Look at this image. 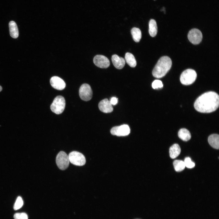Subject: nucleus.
I'll list each match as a JSON object with an SVG mask.
<instances>
[{
  "label": "nucleus",
  "instance_id": "nucleus-14",
  "mask_svg": "<svg viewBox=\"0 0 219 219\" xmlns=\"http://www.w3.org/2000/svg\"><path fill=\"white\" fill-rule=\"evenodd\" d=\"M208 141L210 145L213 148L219 149V136L217 134H213L209 136Z\"/></svg>",
  "mask_w": 219,
  "mask_h": 219
},
{
  "label": "nucleus",
  "instance_id": "nucleus-9",
  "mask_svg": "<svg viewBox=\"0 0 219 219\" xmlns=\"http://www.w3.org/2000/svg\"><path fill=\"white\" fill-rule=\"evenodd\" d=\"M188 38L190 42L194 44L200 43L202 39L201 32L197 29H193L189 32Z\"/></svg>",
  "mask_w": 219,
  "mask_h": 219
},
{
  "label": "nucleus",
  "instance_id": "nucleus-1",
  "mask_svg": "<svg viewBox=\"0 0 219 219\" xmlns=\"http://www.w3.org/2000/svg\"><path fill=\"white\" fill-rule=\"evenodd\" d=\"M219 105V96L216 92L210 91L199 96L194 103L195 109L202 113H210L216 110Z\"/></svg>",
  "mask_w": 219,
  "mask_h": 219
},
{
  "label": "nucleus",
  "instance_id": "nucleus-8",
  "mask_svg": "<svg viewBox=\"0 0 219 219\" xmlns=\"http://www.w3.org/2000/svg\"><path fill=\"white\" fill-rule=\"evenodd\" d=\"M130 129L129 126L126 124L113 127L110 130L112 134L118 136H125L130 133Z\"/></svg>",
  "mask_w": 219,
  "mask_h": 219
},
{
  "label": "nucleus",
  "instance_id": "nucleus-17",
  "mask_svg": "<svg viewBox=\"0 0 219 219\" xmlns=\"http://www.w3.org/2000/svg\"><path fill=\"white\" fill-rule=\"evenodd\" d=\"M178 135L180 139L184 141H187L191 138L190 133L185 128L180 129L178 132Z\"/></svg>",
  "mask_w": 219,
  "mask_h": 219
},
{
  "label": "nucleus",
  "instance_id": "nucleus-11",
  "mask_svg": "<svg viewBox=\"0 0 219 219\" xmlns=\"http://www.w3.org/2000/svg\"><path fill=\"white\" fill-rule=\"evenodd\" d=\"M50 82L53 88L58 90H63L66 86V84L64 81L58 76H54L51 77L50 79Z\"/></svg>",
  "mask_w": 219,
  "mask_h": 219
},
{
  "label": "nucleus",
  "instance_id": "nucleus-19",
  "mask_svg": "<svg viewBox=\"0 0 219 219\" xmlns=\"http://www.w3.org/2000/svg\"><path fill=\"white\" fill-rule=\"evenodd\" d=\"M125 60L131 67H135L137 65V62L133 55L129 53H127L125 55Z\"/></svg>",
  "mask_w": 219,
  "mask_h": 219
},
{
  "label": "nucleus",
  "instance_id": "nucleus-24",
  "mask_svg": "<svg viewBox=\"0 0 219 219\" xmlns=\"http://www.w3.org/2000/svg\"><path fill=\"white\" fill-rule=\"evenodd\" d=\"M152 86L154 89H158L162 88L163 87V84L161 81L155 80L152 82Z\"/></svg>",
  "mask_w": 219,
  "mask_h": 219
},
{
  "label": "nucleus",
  "instance_id": "nucleus-27",
  "mask_svg": "<svg viewBox=\"0 0 219 219\" xmlns=\"http://www.w3.org/2000/svg\"><path fill=\"white\" fill-rule=\"evenodd\" d=\"M2 90V87L0 85V92Z\"/></svg>",
  "mask_w": 219,
  "mask_h": 219
},
{
  "label": "nucleus",
  "instance_id": "nucleus-25",
  "mask_svg": "<svg viewBox=\"0 0 219 219\" xmlns=\"http://www.w3.org/2000/svg\"><path fill=\"white\" fill-rule=\"evenodd\" d=\"M14 219H28L27 214L25 213H16L14 215Z\"/></svg>",
  "mask_w": 219,
  "mask_h": 219
},
{
  "label": "nucleus",
  "instance_id": "nucleus-12",
  "mask_svg": "<svg viewBox=\"0 0 219 219\" xmlns=\"http://www.w3.org/2000/svg\"><path fill=\"white\" fill-rule=\"evenodd\" d=\"M98 107L101 111L106 113H110L113 110L112 105L107 99L102 100L99 103Z\"/></svg>",
  "mask_w": 219,
  "mask_h": 219
},
{
  "label": "nucleus",
  "instance_id": "nucleus-4",
  "mask_svg": "<svg viewBox=\"0 0 219 219\" xmlns=\"http://www.w3.org/2000/svg\"><path fill=\"white\" fill-rule=\"evenodd\" d=\"M65 106V101L63 97L58 96L56 97L51 105L50 109L54 113L59 114L64 111Z\"/></svg>",
  "mask_w": 219,
  "mask_h": 219
},
{
  "label": "nucleus",
  "instance_id": "nucleus-28",
  "mask_svg": "<svg viewBox=\"0 0 219 219\" xmlns=\"http://www.w3.org/2000/svg\"></svg>",
  "mask_w": 219,
  "mask_h": 219
},
{
  "label": "nucleus",
  "instance_id": "nucleus-2",
  "mask_svg": "<svg viewBox=\"0 0 219 219\" xmlns=\"http://www.w3.org/2000/svg\"><path fill=\"white\" fill-rule=\"evenodd\" d=\"M172 65L171 60L169 57H162L158 60L152 71L153 75L158 78L163 77L170 70Z\"/></svg>",
  "mask_w": 219,
  "mask_h": 219
},
{
  "label": "nucleus",
  "instance_id": "nucleus-5",
  "mask_svg": "<svg viewBox=\"0 0 219 219\" xmlns=\"http://www.w3.org/2000/svg\"><path fill=\"white\" fill-rule=\"evenodd\" d=\"M69 162L72 164L77 166H82L86 162L84 156L81 153L77 151L70 152L68 155Z\"/></svg>",
  "mask_w": 219,
  "mask_h": 219
},
{
  "label": "nucleus",
  "instance_id": "nucleus-26",
  "mask_svg": "<svg viewBox=\"0 0 219 219\" xmlns=\"http://www.w3.org/2000/svg\"><path fill=\"white\" fill-rule=\"evenodd\" d=\"M110 102L112 105H115L117 103V99L115 97H113L111 98Z\"/></svg>",
  "mask_w": 219,
  "mask_h": 219
},
{
  "label": "nucleus",
  "instance_id": "nucleus-3",
  "mask_svg": "<svg viewBox=\"0 0 219 219\" xmlns=\"http://www.w3.org/2000/svg\"><path fill=\"white\" fill-rule=\"evenodd\" d=\"M196 77V73L195 70L190 69H187L181 74L180 81L184 85H190L195 82Z\"/></svg>",
  "mask_w": 219,
  "mask_h": 219
},
{
  "label": "nucleus",
  "instance_id": "nucleus-21",
  "mask_svg": "<svg viewBox=\"0 0 219 219\" xmlns=\"http://www.w3.org/2000/svg\"><path fill=\"white\" fill-rule=\"evenodd\" d=\"M173 165L175 171L177 172L182 171L185 167L184 162L181 160H175L173 162Z\"/></svg>",
  "mask_w": 219,
  "mask_h": 219
},
{
  "label": "nucleus",
  "instance_id": "nucleus-7",
  "mask_svg": "<svg viewBox=\"0 0 219 219\" xmlns=\"http://www.w3.org/2000/svg\"><path fill=\"white\" fill-rule=\"evenodd\" d=\"M79 92L80 98L84 101H88L92 98V91L90 86L87 84H84L81 86Z\"/></svg>",
  "mask_w": 219,
  "mask_h": 219
},
{
  "label": "nucleus",
  "instance_id": "nucleus-23",
  "mask_svg": "<svg viewBox=\"0 0 219 219\" xmlns=\"http://www.w3.org/2000/svg\"><path fill=\"white\" fill-rule=\"evenodd\" d=\"M184 162L185 166L188 168H192L195 166V163L191 161V158L189 157L185 158Z\"/></svg>",
  "mask_w": 219,
  "mask_h": 219
},
{
  "label": "nucleus",
  "instance_id": "nucleus-20",
  "mask_svg": "<svg viewBox=\"0 0 219 219\" xmlns=\"http://www.w3.org/2000/svg\"><path fill=\"white\" fill-rule=\"evenodd\" d=\"M131 33L134 40L136 42H139L141 37V33L140 29L136 27L133 28Z\"/></svg>",
  "mask_w": 219,
  "mask_h": 219
},
{
  "label": "nucleus",
  "instance_id": "nucleus-18",
  "mask_svg": "<svg viewBox=\"0 0 219 219\" xmlns=\"http://www.w3.org/2000/svg\"><path fill=\"white\" fill-rule=\"evenodd\" d=\"M149 33L150 35L155 36L157 33V26L156 21L154 19H151L149 23Z\"/></svg>",
  "mask_w": 219,
  "mask_h": 219
},
{
  "label": "nucleus",
  "instance_id": "nucleus-10",
  "mask_svg": "<svg viewBox=\"0 0 219 219\" xmlns=\"http://www.w3.org/2000/svg\"><path fill=\"white\" fill-rule=\"evenodd\" d=\"M93 61L96 66L101 68H107L110 65V62L108 59L103 55H96L94 57Z\"/></svg>",
  "mask_w": 219,
  "mask_h": 219
},
{
  "label": "nucleus",
  "instance_id": "nucleus-15",
  "mask_svg": "<svg viewBox=\"0 0 219 219\" xmlns=\"http://www.w3.org/2000/svg\"><path fill=\"white\" fill-rule=\"evenodd\" d=\"M9 33L10 36L13 38H17L19 35L18 29L15 22L13 21L9 23Z\"/></svg>",
  "mask_w": 219,
  "mask_h": 219
},
{
  "label": "nucleus",
  "instance_id": "nucleus-22",
  "mask_svg": "<svg viewBox=\"0 0 219 219\" xmlns=\"http://www.w3.org/2000/svg\"><path fill=\"white\" fill-rule=\"evenodd\" d=\"M23 201L20 196H18L14 204L13 209L16 210L20 209L23 206Z\"/></svg>",
  "mask_w": 219,
  "mask_h": 219
},
{
  "label": "nucleus",
  "instance_id": "nucleus-16",
  "mask_svg": "<svg viewBox=\"0 0 219 219\" xmlns=\"http://www.w3.org/2000/svg\"><path fill=\"white\" fill-rule=\"evenodd\" d=\"M181 152V148L179 145L175 144L170 148L169 153L170 157L172 158H175L177 157Z\"/></svg>",
  "mask_w": 219,
  "mask_h": 219
},
{
  "label": "nucleus",
  "instance_id": "nucleus-13",
  "mask_svg": "<svg viewBox=\"0 0 219 219\" xmlns=\"http://www.w3.org/2000/svg\"><path fill=\"white\" fill-rule=\"evenodd\" d=\"M112 61L114 67L117 69H122L124 66L125 63V59L116 54L112 56Z\"/></svg>",
  "mask_w": 219,
  "mask_h": 219
},
{
  "label": "nucleus",
  "instance_id": "nucleus-6",
  "mask_svg": "<svg viewBox=\"0 0 219 219\" xmlns=\"http://www.w3.org/2000/svg\"><path fill=\"white\" fill-rule=\"evenodd\" d=\"M56 162L60 169H66L68 167L70 162L68 155L64 151H60L56 156Z\"/></svg>",
  "mask_w": 219,
  "mask_h": 219
}]
</instances>
